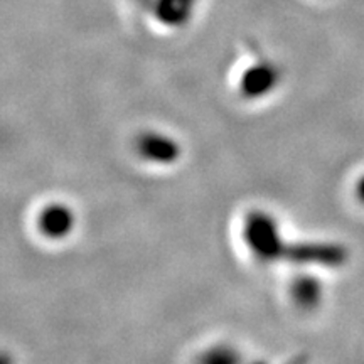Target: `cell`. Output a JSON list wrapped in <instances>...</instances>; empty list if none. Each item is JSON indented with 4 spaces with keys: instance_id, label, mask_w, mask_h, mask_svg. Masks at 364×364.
<instances>
[{
    "instance_id": "ba28073f",
    "label": "cell",
    "mask_w": 364,
    "mask_h": 364,
    "mask_svg": "<svg viewBox=\"0 0 364 364\" xmlns=\"http://www.w3.org/2000/svg\"><path fill=\"white\" fill-rule=\"evenodd\" d=\"M260 364H262V363H260Z\"/></svg>"
},
{
    "instance_id": "5b68a950",
    "label": "cell",
    "mask_w": 364,
    "mask_h": 364,
    "mask_svg": "<svg viewBox=\"0 0 364 364\" xmlns=\"http://www.w3.org/2000/svg\"><path fill=\"white\" fill-rule=\"evenodd\" d=\"M295 295H297L299 302L306 304H314L318 297V287L314 280H300L297 285V290H295Z\"/></svg>"
},
{
    "instance_id": "6da1fadb",
    "label": "cell",
    "mask_w": 364,
    "mask_h": 364,
    "mask_svg": "<svg viewBox=\"0 0 364 364\" xmlns=\"http://www.w3.org/2000/svg\"><path fill=\"white\" fill-rule=\"evenodd\" d=\"M247 240L252 250L262 260L285 258L287 247H284L277 233L275 223L265 213H252L247 220Z\"/></svg>"
},
{
    "instance_id": "52a82bcc",
    "label": "cell",
    "mask_w": 364,
    "mask_h": 364,
    "mask_svg": "<svg viewBox=\"0 0 364 364\" xmlns=\"http://www.w3.org/2000/svg\"><path fill=\"white\" fill-rule=\"evenodd\" d=\"M358 193H359V198H361L363 201H364V179H363L361 182H359V189H358Z\"/></svg>"
},
{
    "instance_id": "8992f818",
    "label": "cell",
    "mask_w": 364,
    "mask_h": 364,
    "mask_svg": "<svg viewBox=\"0 0 364 364\" xmlns=\"http://www.w3.org/2000/svg\"><path fill=\"white\" fill-rule=\"evenodd\" d=\"M203 364H236V356L228 349H215L203 359Z\"/></svg>"
},
{
    "instance_id": "7a4b0ae2",
    "label": "cell",
    "mask_w": 364,
    "mask_h": 364,
    "mask_svg": "<svg viewBox=\"0 0 364 364\" xmlns=\"http://www.w3.org/2000/svg\"><path fill=\"white\" fill-rule=\"evenodd\" d=\"M285 258L294 262L339 265L344 262L346 253L341 247H332V245H299V247H287Z\"/></svg>"
},
{
    "instance_id": "277c9868",
    "label": "cell",
    "mask_w": 364,
    "mask_h": 364,
    "mask_svg": "<svg viewBox=\"0 0 364 364\" xmlns=\"http://www.w3.org/2000/svg\"><path fill=\"white\" fill-rule=\"evenodd\" d=\"M73 225V216L71 213L68 211L66 208L61 206H53L46 209L43 213V218H41V228L46 235L54 236V238H59V236L66 235L68 231L71 230Z\"/></svg>"
},
{
    "instance_id": "3957f363",
    "label": "cell",
    "mask_w": 364,
    "mask_h": 364,
    "mask_svg": "<svg viewBox=\"0 0 364 364\" xmlns=\"http://www.w3.org/2000/svg\"><path fill=\"white\" fill-rule=\"evenodd\" d=\"M139 149L144 157L159 162H172L177 156H179V147H177L172 140L159 135L142 136L139 142Z\"/></svg>"
}]
</instances>
